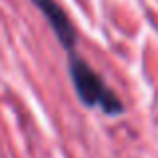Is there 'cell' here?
<instances>
[{
  "label": "cell",
  "mask_w": 158,
  "mask_h": 158,
  "mask_svg": "<svg viewBox=\"0 0 158 158\" xmlns=\"http://www.w3.org/2000/svg\"><path fill=\"white\" fill-rule=\"evenodd\" d=\"M32 4H34L44 14V18L48 20V24H50V28L54 30L58 42L68 52H72L74 46H76V30H74L68 14L64 12V8H62L56 0H32Z\"/></svg>",
  "instance_id": "obj_2"
},
{
  "label": "cell",
  "mask_w": 158,
  "mask_h": 158,
  "mask_svg": "<svg viewBox=\"0 0 158 158\" xmlns=\"http://www.w3.org/2000/svg\"><path fill=\"white\" fill-rule=\"evenodd\" d=\"M68 72L74 90L84 106L100 108L108 116H120L124 112V104L120 102V98L106 86L100 74L74 50L68 52Z\"/></svg>",
  "instance_id": "obj_1"
}]
</instances>
